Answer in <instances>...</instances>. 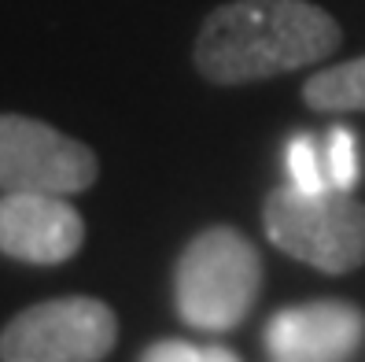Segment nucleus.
I'll list each match as a JSON object with an SVG mask.
<instances>
[{"mask_svg":"<svg viewBox=\"0 0 365 362\" xmlns=\"http://www.w3.org/2000/svg\"><path fill=\"white\" fill-rule=\"evenodd\" d=\"M303 96L314 111H365V56L314 74Z\"/></svg>","mask_w":365,"mask_h":362,"instance_id":"nucleus-8","label":"nucleus"},{"mask_svg":"<svg viewBox=\"0 0 365 362\" xmlns=\"http://www.w3.org/2000/svg\"><path fill=\"white\" fill-rule=\"evenodd\" d=\"M288 178L299 193H329V170H325V141L310 134H295L288 141Z\"/></svg>","mask_w":365,"mask_h":362,"instance_id":"nucleus-9","label":"nucleus"},{"mask_svg":"<svg viewBox=\"0 0 365 362\" xmlns=\"http://www.w3.org/2000/svg\"><path fill=\"white\" fill-rule=\"evenodd\" d=\"M85 222L67 196L4 193L0 196V251L23 263L56 266L78 255Z\"/></svg>","mask_w":365,"mask_h":362,"instance_id":"nucleus-6","label":"nucleus"},{"mask_svg":"<svg viewBox=\"0 0 365 362\" xmlns=\"http://www.w3.org/2000/svg\"><path fill=\"white\" fill-rule=\"evenodd\" d=\"M266 237L292 259L325 273H347L365 263V203L343 188L299 193L277 188L266 200Z\"/></svg>","mask_w":365,"mask_h":362,"instance_id":"nucleus-3","label":"nucleus"},{"mask_svg":"<svg viewBox=\"0 0 365 362\" xmlns=\"http://www.w3.org/2000/svg\"><path fill=\"white\" fill-rule=\"evenodd\" d=\"M140 362H240L229 348L218 344H188V340H159L152 344Z\"/></svg>","mask_w":365,"mask_h":362,"instance_id":"nucleus-11","label":"nucleus"},{"mask_svg":"<svg viewBox=\"0 0 365 362\" xmlns=\"http://www.w3.org/2000/svg\"><path fill=\"white\" fill-rule=\"evenodd\" d=\"M262 288V259L229 226L203 229L178 259L174 296L192 329L225 333L240 326Z\"/></svg>","mask_w":365,"mask_h":362,"instance_id":"nucleus-2","label":"nucleus"},{"mask_svg":"<svg viewBox=\"0 0 365 362\" xmlns=\"http://www.w3.org/2000/svg\"><path fill=\"white\" fill-rule=\"evenodd\" d=\"M339 45L329 11L307 0H236L200 30L196 67L218 85H244L325 59Z\"/></svg>","mask_w":365,"mask_h":362,"instance_id":"nucleus-1","label":"nucleus"},{"mask_svg":"<svg viewBox=\"0 0 365 362\" xmlns=\"http://www.w3.org/2000/svg\"><path fill=\"white\" fill-rule=\"evenodd\" d=\"M365 336V318L358 307L339 300H321L303 307H284L266 326V348L277 362H347Z\"/></svg>","mask_w":365,"mask_h":362,"instance_id":"nucleus-7","label":"nucleus"},{"mask_svg":"<svg viewBox=\"0 0 365 362\" xmlns=\"http://www.w3.org/2000/svg\"><path fill=\"white\" fill-rule=\"evenodd\" d=\"M115 336L118 322L107 303L63 296L11 318L0 333V362H100Z\"/></svg>","mask_w":365,"mask_h":362,"instance_id":"nucleus-4","label":"nucleus"},{"mask_svg":"<svg viewBox=\"0 0 365 362\" xmlns=\"http://www.w3.org/2000/svg\"><path fill=\"white\" fill-rule=\"evenodd\" d=\"M96 156L56 126L0 115V188L4 193L74 196L96 181Z\"/></svg>","mask_w":365,"mask_h":362,"instance_id":"nucleus-5","label":"nucleus"},{"mask_svg":"<svg viewBox=\"0 0 365 362\" xmlns=\"http://www.w3.org/2000/svg\"><path fill=\"white\" fill-rule=\"evenodd\" d=\"M325 170L332 188H354L361 178V159H358V141L347 126H332L325 137Z\"/></svg>","mask_w":365,"mask_h":362,"instance_id":"nucleus-10","label":"nucleus"}]
</instances>
